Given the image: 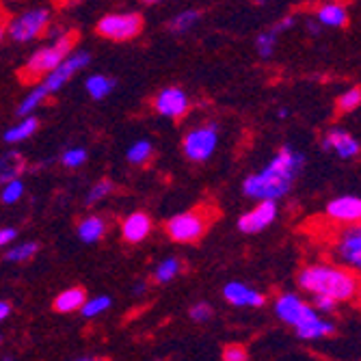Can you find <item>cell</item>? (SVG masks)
<instances>
[{
  "label": "cell",
  "instance_id": "4fadbf2b",
  "mask_svg": "<svg viewBox=\"0 0 361 361\" xmlns=\"http://www.w3.org/2000/svg\"><path fill=\"white\" fill-rule=\"evenodd\" d=\"M322 149L324 152H336L340 158L348 160L355 158L361 152V143L357 137H353L348 130L336 126L331 130H326V135L322 137Z\"/></svg>",
  "mask_w": 361,
  "mask_h": 361
},
{
  "label": "cell",
  "instance_id": "7402d4cb",
  "mask_svg": "<svg viewBox=\"0 0 361 361\" xmlns=\"http://www.w3.org/2000/svg\"><path fill=\"white\" fill-rule=\"evenodd\" d=\"M115 87H117V80L106 74H91L85 80V89L91 100H104V97H109L115 91Z\"/></svg>",
  "mask_w": 361,
  "mask_h": 361
},
{
  "label": "cell",
  "instance_id": "7c38bea8",
  "mask_svg": "<svg viewBox=\"0 0 361 361\" xmlns=\"http://www.w3.org/2000/svg\"><path fill=\"white\" fill-rule=\"evenodd\" d=\"M336 253L344 267L355 273H361V223H355L344 229V234L336 245Z\"/></svg>",
  "mask_w": 361,
  "mask_h": 361
},
{
  "label": "cell",
  "instance_id": "ac0fdd59",
  "mask_svg": "<svg viewBox=\"0 0 361 361\" xmlns=\"http://www.w3.org/2000/svg\"><path fill=\"white\" fill-rule=\"evenodd\" d=\"M76 232H78V238L85 245H95V243H100L104 238V234H106V221L102 216H97V214H89L78 223Z\"/></svg>",
  "mask_w": 361,
  "mask_h": 361
},
{
  "label": "cell",
  "instance_id": "8fae6325",
  "mask_svg": "<svg viewBox=\"0 0 361 361\" xmlns=\"http://www.w3.org/2000/svg\"><path fill=\"white\" fill-rule=\"evenodd\" d=\"M277 214H279L277 202L259 200L255 204V208H251L249 212H245L238 219V229L243 234H259V232H264L267 227H271L275 223Z\"/></svg>",
  "mask_w": 361,
  "mask_h": 361
},
{
  "label": "cell",
  "instance_id": "b9f144b4",
  "mask_svg": "<svg viewBox=\"0 0 361 361\" xmlns=\"http://www.w3.org/2000/svg\"><path fill=\"white\" fill-rule=\"evenodd\" d=\"M277 115H279L281 119H286V117L290 115V111H288V109H279V113H277Z\"/></svg>",
  "mask_w": 361,
  "mask_h": 361
},
{
  "label": "cell",
  "instance_id": "8992f818",
  "mask_svg": "<svg viewBox=\"0 0 361 361\" xmlns=\"http://www.w3.org/2000/svg\"><path fill=\"white\" fill-rule=\"evenodd\" d=\"M219 126L214 121H204L190 128L182 139V152L190 162H206L214 156L219 147Z\"/></svg>",
  "mask_w": 361,
  "mask_h": 361
},
{
  "label": "cell",
  "instance_id": "4316f807",
  "mask_svg": "<svg viewBox=\"0 0 361 361\" xmlns=\"http://www.w3.org/2000/svg\"><path fill=\"white\" fill-rule=\"evenodd\" d=\"M182 271V262L178 257H165L160 262V264L156 267L154 271V279L158 283H169L171 279H176Z\"/></svg>",
  "mask_w": 361,
  "mask_h": 361
},
{
  "label": "cell",
  "instance_id": "f546056e",
  "mask_svg": "<svg viewBox=\"0 0 361 361\" xmlns=\"http://www.w3.org/2000/svg\"><path fill=\"white\" fill-rule=\"evenodd\" d=\"M61 165L65 169H80L85 162H87V149L80 145H72L61 154Z\"/></svg>",
  "mask_w": 361,
  "mask_h": 361
},
{
  "label": "cell",
  "instance_id": "603a6c76",
  "mask_svg": "<svg viewBox=\"0 0 361 361\" xmlns=\"http://www.w3.org/2000/svg\"><path fill=\"white\" fill-rule=\"evenodd\" d=\"M200 18H202V13L197 9H184L167 22V30L171 32V35H186L188 30H192L197 26Z\"/></svg>",
  "mask_w": 361,
  "mask_h": 361
},
{
  "label": "cell",
  "instance_id": "277c9868",
  "mask_svg": "<svg viewBox=\"0 0 361 361\" xmlns=\"http://www.w3.org/2000/svg\"><path fill=\"white\" fill-rule=\"evenodd\" d=\"M74 46H76V32H68V30L56 28L52 42L37 48L26 59L24 68L20 72L22 80H26V82L42 80L48 72H52L56 65L74 50Z\"/></svg>",
  "mask_w": 361,
  "mask_h": 361
},
{
  "label": "cell",
  "instance_id": "2e32d148",
  "mask_svg": "<svg viewBox=\"0 0 361 361\" xmlns=\"http://www.w3.org/2000/svg\"><path fill=\"white\" fill-rule=\"evenodd\" d=\"M152 229H154V223L149 214L133 212L121 221V238L130 245H137V243H143L152 234Z\"/></svg>",
  "mask_w": 361,
  "mask_h": 361
},
{
  "label": "cell",
  "instance_id": "3957f363",
  "mask_svg": "<svg viewBox=\"0 0 361 361\" xmlns=\"http://www.w3.org/2000/svg\"><path fill=\"white\" fill-rule=\"evenodd\" d=\"M273 310H275V316L288 326H292L297 338L305 342L324 340L336 334V322L322 318V314H318L314 305H310L305 299H301L299 294H294V292L279 294L273 303Z\"/></svg>",
  "mask_w": 361,
  "mask_h": 361
},
{
  "label": "cell",
  "instance_id": "83f0119b",
  "mask_svg": "<svg viewBox=\"0 0 361 361\" xmlns=\"http://www.w3.org/2000/svg\"><path fill=\"white\" fill-rule=\"evenodd\" d=\"M113 190H115V182H113V180H109V178L97 180V182L89 188V192H87V197H85V204H87V206L100 204V202L106 200V197H109Z\"/></svg>",
  "mask_w": 361,
  "mask_h": 361
},
{
  "label": "cell",
  "instance_id": "d590c367",
  "mask_svg": "<svg viewBox=\"0 0 361 361\" xmlns=\"http://www.w3.org/2000/svg\"><path fill=\"white\" fill-rule=\"evenodd\" d=\"M18 238V232L13 227H0V249H5Z\"/></svg>",
  "mask_w": 361,
  "mask_h": 361
},
{
  "label": "cell",
  "instance_id": "44dd1931",
  "mask_svg": "<svg viewBox=\"0 0 361 361\" xmlns=\"http://www.w3.org/2000/svg\"><path fill=\"white\" fill-rule=\"evenodd\" d=\"M85 301H87V292L82 288H68L54 299L52 307L59 314H72V312H80Z\"/></svg>",
  "mask_w": 361,
  "mask_h": 361
},
{
  "label": "cell",
  "instance_id": "74e56055",
  "mask_svg": "<svg viewBox=\"0 0 361 361\" xmlns=\"http://www.w3.org/2000/svg\"><path fill=\"white\" fill-rule=\"evenodd\" d=\"M305 26H307V32H310V35H318V32L322 30V26H320V24H318V20H314V18H312V20H307V22H305Z\"/></svg>",
  "mask_w": 361,
  "mask_h": 361
},
{
  "label": "cell",
  "instance_id": "1f68e13d",
  "mask_svg": "<svg viewBox=\"0 0 361 361\" xmlns=\"http://www.w3.org/2000/svg\"><path fill=\"white\" fill-rule=\"evenodd\" d=\"M359 106H361V89L359 87H353L338 97V111L340 113H353Z\"/></svg>",
  "mask_w": 361,
  "mask_h": 361
},
{
  "label": "cell",
  "instance_id": "7bdbcfd3",
  "mask_svg": "<svg viewBox=\"0 0 361 361\" xmlns=\"http://www.w3.org/2000/svg\"><path fill=\"white\" fill-rule=\"evenodd\" d=\"M355 301H357V305H359V310H361V288H359V292H357V297H355Z\"/></svg>",
  "mask_w": 361,
  "mask_h": 361
},
{
  "label": "cell",
  "instance_id": "4dcf8cb0",
  "mask_svg": "<svg viewBox=\"0 0 361 361\" xmlns=\"http://www.w3.org/2000/svg\"><path fill=\"white\" fill-rule=\"evenodd\" d=\"M111 307V297H104V294H100V297H93V299H87L80 307V314L85 318H95L104 314L106 310Z\"/></svg>",
  "mask_w": 361,
  "mask_h": 361
},
{
  "label": "cell",
  "instance_id": "d6a6232c",
  "mask_svg": "<svg viewBox=\"0 0 361 361\" xmlns=\"http://www.w3.org/2000/svg\"><path fill=\"white\" fill-rule=\"evenodd\" d=\"M223 361H249V355H247L245 346L229 344L223 348Z\"/></svg>",
  "mask_w": 361,
  "mask_h": 361
},
{
  "label": "cell",
  "instance_id": "6da1fadb",
  "mask_svg": "<svg viewBox=\"0 0 361 361\" xmlns=\"http://www.w3.org/2000/svg\"><path fill=\"white\" fill-rule=\"evenodd\" d=\"M303 167H305V154L294 149L292 145H283L259 171L245 178L243 192L255 202L259 200L277 202L292 190Z\"/></svg>",
  "mask_w": 361,
  "mask_h": 361
},
{
  "label": "cell",
  "instance_id": "52a82bcc",
  "mask_svg": "<svg viewBox=\"0 0 361 361\" xmlns=\"http://www.w3.org/2000/svg\"><path fill=\"white\" fill-rule=\"evenodd\" d=\"M208 223L210 219L206 210H188V212H180L171 216L165 229H167V236L173 243L190 245L204 238V234L208 232Z\"/></svg>",
  "mask_w": 361,
  "mask_h": 361
},
{
  "label": "cell",
  "instance_id": "ba28073f",
  "mask_svg": "<svg viewBox=\"0 0 361 361\" xmlns=\"http://www.w3.org/2000/svg\"><path fill=\"white\" fill-rule=\"evenodd\" d=\"M48 28H50V11L37 7L11 18V22L7 24V37L13 39L16 44H28L39 39Z\"/></svg>",
  "mask_w": 361,
  "mask_h": 361
},
{
  "label": "cell",
  "instance_id": "f1b7e54d",
  "mask_svg": "<svg viewBox=\"0 0 361 361\" xmlns=\"http://www.w3.org/2000/svg\"><path fill=\"white\" fill-rule=\"evenodd\" d=\"M37 251H39V245H37V243H32V240L20 243V245H13V247L7 249L5 259H7V262H28Z\"/></svg>",
  "mask_w": 361,
  "mask_h": 361
},
{
  "label": "cell",
  "instance_id": "8d00e7d4",
  "mask_svg": "<svg viewBox=\"0 0 361 361\" xmlns=\"http://www.w3.org/2000/svg\"><path fill=\"white\" fill-rule=\"evenodd\" d=\"M294 26V18L292 16H288V18H283V20H279L277 24H275V28L279 30V32H286V30H290Z\"/></svg>",
  "mask_w": 361,
  "mask_h": 361
},
{
  "label": "cell",
  "instance_id": "ab89813d",
  "mask_svg": "<svg viewBox=\"0 0 361 361\" xmlns=\"http://www.w3.org/2000/svg\"><path fill=\"white\" fill-rule=\"evenodd\" d=\"M5 37H7V28H5V26H0V46H3Z\"/></svg>",
  "mask_w": 361,
  "mask_h": 361
},
{
  "label": "cell",
  "instance_id": "7a4b0ae2",
  "mask_svg": "<svg viewBox=\"0 0 361 361\" xmlns=\"http://www.w3.org/2000/svg\"><path fill=\"white\" fill-rule=\"evenodd\" d=\"M297 283L312 299L326 297L340 305L355 301L361 288L359 273L350 271L344 264H329V262H316V264L303 267L299 271Z\"/></svg>",
  "mask_w": 361,
  "mask_h": 361
},
{
  "label": "cell",
  "instance_id": "f35d334b",
  "mask_svg": "<svg viewBox=\"0 0 361 361\" xmlns=\"http://www.w3.org/2000/svg\"><path fill=\"white\" fill-rule=\"evenodd\" d=\"M9 314H11V305H9L7 301H0V322L7 320Z\"/></svg>",
  "mask_w": 361,
  "mask_h": 361
},
{
  "label": "cell",
  "instance_id": "30bf717a",
  "mask_svg": "<svg viewBox=\"0 0 361 361\" xmlns=\"http://www.w3.org/2000/svg\"><path fill=\"white\" fill-rule=\"evenodd\" d=\"M154 111L165 119H182L190 111V97L180 87H165L154 97Z\"/></svg>",
  "mask_w": 361,
  "mask_h": 361
},
{
  "label": "cell",
  "instance_id": "e575fe53",
  "mask_svg": "<svg viewBox=\"0 0 361 361\" xmlns=\"http://www.w3.org/2000/svg\"><path fill=\"white\" fill-rule=\"evenodd\" d=\"M314 307L318 314H334V312H338L340 303H336L334 299H326V297H314Z\"/></svg>",
  "mask_w": 361,
  "mask_h": 361
},
{
  "label": "cell",
  "instance_id": "9c48e42d",
  "mask_svg": "<svg viewBox=\"0 0 361 361\" xmlns=\"http://www.w3.org/2000/svg\"><path fill=\"white\" fill-rule=\"evenodd\" d=\"M91 63V54L85 50H72L68 56H65L52 72H48L37 85L42 87V91L50 97L54 93H59L65 85H68L78 72H82L87 65Z\"/></svg>",
  "mask_w": 361,
  "mask_h": 361
},
{
  "label": "cell",
  "instance_id": "9a60e30c",
  "mask_svg": "<svg viewBox=\"0 0 361 361\" xmlns=\"http://www.w3.org/2000/svg\"><path fill=\"white\" fill-rule=\"evenodd\" d=\"M223 297L227 303H232L234 307H262L267 303V297L259 290L243 283V281H229L223 288Z\"/></svg>",
  "mask_w": 361,
  "mask_h": 361
},
{
  "label": "cell",
  "instance_id": "484cf974",
  "mask_svg": "<svg viewBox=\"0 0 361 361\" xmlns=\"http://www.w3.org/2000/svg\"><path fill=\"white\" fill-rule=\"evenodd\" d=\"M24 180L22 178H13L9 182H5L3 186H0V204H5V206H13L18 204L22 197H24Z\"/></svg>",
  "mask_w": 361,
  "mask_h": 361
},
{
  "label": "cell",
  "instance_id": "f6af8a7d",
  "mask_svg": "<svg viewBox=\"0 0 361 361\" xmlns=\"http://www.w3.org/2000/svg\"><path fill=\"white\" fill-rule=\"evenodd\" d=\"M0 342H3V338H0Z\"/></svg>",
  "mask_w": 361,
  "mask_h": 361
},
{
  "label": "cell",
  "instance_id": "5b68a950",
  "mask_svg": "<svg viewBox=\"0 0 361 361\" xmlns=\"http://www.w3.org/2000/svg\"><path fill=\"white\" fill-rule=\"evenodd\" d=\"M145 22L141 13L135 11H119V13H106L97 20V35L109 42H133L141 35Z\"/></svg>",
  "mask_w": 361,
  "mask_h": 361
},
{
  "label": "cell",
  "instance_id": "5bb4252c",
  "mask_svg": "<svg viewBox=\"0 0 361 361\" xmlns=\"http://www.w3.org/2000/svg\"><path fill=\"white\" fill-rule=\"evenodd\" d=\"M326 214H329V219H334L336 223H342V225L361 223V197H355V195L336 197V200L326 204Z\"/></svg>",
  "mask_w": 361,
  "mask_h": 361
},
{
  "label": "cell",
  "instance_id": "836d02e7",
  "mask_svg": "<svg viewBox=\"0 0 361 361\" xmlns=\"http://www.w3.org/2000/svg\"><path fill=\"white\" fill-rule=\"evenodd\" d=\"M190 318L195 320V322H206V320H210L212 318V305H208V303H204V301H200V303H195L192 307H190Z\"/></svg>",
  "mask_w": 361,
  "mask_h": 361
},
{
  "label": "cell",
  "instance_id": "e0dca14e",
  "mask_svg": "<svg viewBox=\"0 0 361 361\" xmlns=\"http://www.w3.org/2000/svg\"><path fill=\"white\" fill-rule=\"evenodd\" d=\"M37 130H39V119H37V115H24V117H18V123L9 126V128L5 130L3 139H5V143H9V145H18V143L28 141L32 135L37 133Z\"/></svg>",
  "mask_w": 361,
  "mask_h": 361
},
{
  "label": "cell",
  "instance_id": "d4e9b609",
  "mask_svg": "<svg viewBox=\"0 0 361 361\" xmlns=\"http://www.w3.org/2000/svg\"><path fill=\"white\" fill-rule=\"evenodd\" d=\"M279 35H281V32H279L275 26H271L269 30L259 32V35L255 37V52H257V56H259V59L269 61V59L275 54V48H277V37H279Z\"/></svg>",
  "mask_w": 361,
  "mask_h": 361
},
{
  "label": "cell",
  "instance_id": "d6986e66",
  "mask_svg": "<svg viewBox=\"0 0 361 361\" xmlns=\"http://www.w3.org/2000/svg\"><path fill=\"white\" fill-rule=\"evenodd\" d=\"M26 171V158L20 152H5L0 156V186L13 178H22Z\"/></svg>",
  "mask_w": 361,
  "mask_h": 361
},
{
  "label": "cell",
  "instance_id": "60d3db41",
  "mask_svg": "<svg viewBox=\"0 0 361 361\" xmlns=\"http://www.w3.org/2000/svg\"><path fill=\"white\" fill-rule=\"evenodd\" d=\"M143 5H147V7H152V5H158V3H162V0H141Z\"/></svg>",
  "mask_w": 361,
  "mask_h": 361
},
{
  "label": "cell",
  "instance_id": "ffe728a7",
  "mask_svg": "<svg viewBox=\"0 0 361 361\" xmlns=\"http://www.w3.org/2000/svg\"><path fill=\"white\" fill-rule=\"evenodd\" d=\"M316 20L322 28H342L348 22V11L340 3H326L316 11Z\"/></svg>",
  "mask_w": 361,
  "mask_h": 361
},
{
  "label": "cell",
  "instance_id": "ee69618b",
  "mask_svg": "<svg viewBox=\"0 0 361 361\" xmlns=\"http://www.w3.org/2000/svg\"><path fill=\"white\" fill-rule=\"evenodd\" d=\"M78 361H104V359H78Z\"/></svg>",
  "mask_w": 361,
  "mask_h": 361
},
{
  "label": "cell",
  "instance_id": "cb8c5ba5",
  "mask_svg": "<svg viewBox=\"0 0 361 361\" xmlns=\"http://www.w3.org/2000/svg\"><path fill=\"white\" fill-rule=\"evenodd\" d=\"M152 156H154V145H152L149 139L135 141L133 145L128 147V152H126V160L130 162V165H135V167L147 165V162L152 160Z\"/></svg>",
  "mask_w": 361,
  "mask_h": 361
}]
</instances>
